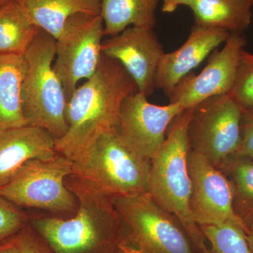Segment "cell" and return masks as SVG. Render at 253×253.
I'll use <instances>...</instances> for the list:
<instances>
[{"label": "cell", "mask_w": 253, "mask_h": 253, "mask_svg": "<svg viewBox=\"0 0 253 253\" xmlns=\"http://www.w3.org/2000/svg\"><path fill=\"white\" fill-rule=\"evenodd\" d=\"M137 86L118 61L102 54L92 77L76 88L66 109L67 131L55 139V150L80 164L101 136L118 130L121 107Z\"/></svg>", "instance_id": "1"}, {"label": "cell", "mask_w": 253, "mask_h": 253, "mask_svg": "<svg viewBox=\"0 0 253 253\" xmlns=\"http://www.w3.org/2000/svg\"><path fill=\"white\" fill-rule=\"evenodd\" d=\"M66 181L76 196L78 211L68 219L40 218L35 229L54 253H112L124 242L121 218L113 198L72 174Z\"/></svg>", "instance_id": "2"}, {"label": "cell", "mask_w": 253, "mask_h": 253, "mask_svg": "<svg viewBox=\"0 0 253 253\" xmlns=\"http://www.w3.org/2000/svg\"><path fill=\"white\" fill-rule=\"evenodd\" d=\"M194 108L184 110L174 118L163 146L151 160L149 194L180 221L197 253H208L206 238L190 210L192 183L188 168L189 129Z\"/></svg>", "instance_id": "3"}, {"label": "cell", "mask_w": 253, "mask_h": 253, "mask_svg": "<svg viewBox=\"0 0 253 253\" xmlns=\"http://www.w3.org/2000/svg\"><path fill=\"white\" fill-rule=\"evenodd\" d=\"M27 71L23 80V113L28 124L49 131L55 139L67 131V98L54 69L56 40L41 30L25 53Z\"/></svg>", "instance_id": "4"}, {"label": "cell", "mask_w": 253, "mask_h": 253, "mask_svg": "<svg viewBox=\"0 0 253 253\" xmlns=\"http://www.w3.org/2000/svg\"><path fill=\"white\" fill-rule=\"evenodd\" d=\"M151 161L141 157L122 140L118 130L100 137L74 174L111 198L149 194Z\"/></svg>", "instance_id": "5"}, {"label": "cell", "mask_w": 253, "mask_h": 253, "mask_svg": "<svg viewBox=\"0 0 253 253\" xmlns=\"http://www.w3.org/2000/svg\"><path fill=\"white\" fill-rule=\"evenodd\" d=\"M113 205L121 218L124 241L140 253H197L184 226L149 194L118 196Z\"/></svg>", "instance_id": "6"}, {"label": "cell", "mask_w": 253, "mask_h": 253, "mask_svg": "<svg viewBox=\"0 0 253 253\" xmlns=\"http://www.w3.org/2000/svg\"><path fill=\"white\" fill-rule=\"evenodd\" d=\"M74 166L59 154L48 160H31L0 187V196L17 206L71 212L78 208V201L66 180L74 174Z\"/></svg>", "instance_id": "7"}, {"label": "cell", "mask_w": 253, "mask_h": 253, "mask_svg": "<svg viewBox=\"0 0 253 253\" xmlns=\"http://www.w3.org/2000/svg\"><path fill=\"white\" fill-rule=\"evenodd\" d=\"M243 111L229 94L209 98L194 108L189 125L191 151L221 168L239 151Z\"/></svg>", "instance_id": "8"}, {"label": "cell", "mask_w": 253, "mask_h": 253, "mask_svg": "<svg viewBox=\"0 0 253 253\" xmlns=\"http://www.w3.org/2000/svg\"><path fill=\"white\" fill-rule=\"evenodd\" d=\"M104 36L101 14H79L68 20L56 40L54 69L62 83L67 101L80 82L96 73L102 56Z\"/></svg>", "instance_id": "9"}, {"label": "cell", "mask_w": 253, "mask_h": 253, "mask_svg": "<svg viewBox=\"0 0 253 253\" xmlns=\"http://www.w3.org/2000/svg\"><path fill=\"white\" fill-rule=\"evenodd\" d=\"M188 168L192 183L190 210L196 224L200 227L232 221L246 234L249 227L234 211L232 186L226 174L191 149Z\"/></svg>", "instance_id": "10"}, {"label": "cell", "mask_w": 253, "mask_h": 253, "mask_svg": "<svg viewBox=\"0 0 253 253\" xmlns=\"http://www.w3.org/2000/svg\"><path fill=\"white\" fill-rule=\"evenodd\" d=\"M184 110L176 104H151L147 96L136 91L123 102L118 133L131 149L151 161L166 140L171 123Z\"/></svg>", "instance_id": "11"}, {"label": "cell", "mask_w": 253, "mask_h": 253, "mask_svg": "<svg viewBox=\"0 0 253 253\" xmlns=\"http://www.w3.org/2000/svg\"><path fill=\"white\" fill-rule=\"evenodd\" d=\"M246 44L242 33H231L222 49H214L199 74L190 73L169 95V103L188 109L217 95L229 94L235 81L240 54Z\"/></svg>", "instance_id": "12"}, {"label": "cell", "mask_w": 253, "mask_h": 253, "mask_svg": "<svg viewBox=\"0 0 253 253\" xmlns=\"http://www.w3.org/2000/svg\"><path fill=\"white\" fill-rule=\"evenodd\" d=\"M101 53L122 65L139 92L148 98L153 94L156 89L158 66L166 53L154 29L126 28L103 41Z\"/></svg>", "instance_id": "13"}, {"label": "cell", "mask_w": 253, "mask_h": 253, "mask_svg": "<svg viewBox=\"0 0 253 253\" xmlns=\"http://www.w3.org/2000/svg\"><path fill=\"white\" fill-rule=\"evenodd\" d=\"M231 33L194 24L184 44L165 53L158 66L156 88L169 96L182 78L201 64L214 49L226 42Z\"/></svg>", "instance_id": "14"}, {"label": "cell", "mask_w": 253, "mask_h": 253, "mask_svg": "<svg viewBox=\"0 0 253 253\" xmlns=\"http://www.w3.org/2000/svg\"><path fill=\"white\" fill-rule=\"evenodd\" d=\"M58 153L55 138L41 126H27L0 130V187L7 184L31 160H48Z\"/></svg>", "instance_id": "15"}, {"label": "cell", "mask_w": 253, "mask_h": 253, "mask_svg": "<svg viewBox=\"0 0 253 253\" xmlns=\"http://www.w3.org/2000/svg\"><path fill=\"white\" fill-rule=\"evenodd\" d=\"M26 71L25 54H0V130L29 125L22 103Z\"/></svg>", "instance_id": "16"}, {"label": "cell", "mask_w": 253, "mask_h": 253, "mask_svg": "<svg viewBox=\"0 0 253 253\" xmlns=\"http://www.w3.org/2000/svg\"><path fill=\"white\" fill-rule=\"evenodd\" d=\"M37 27L59 38L71 16L101 14L100 0H16Z\"/></svg>", "instance_id": "17"}, {"label": "cell", "mask_w": 253, "mask_h": 253, "mask_svg": "<svg viewBox=\"0 0 253 253\" xmlns=\"http://www.w3.org/2000/svg\"><path fill=\"white\" fill-rule=\"evenodd\" d=\"M253 0H192L194 24L242 33L252 21Z\"/></svg>", "instance_id": "18"}, {"label": "cell", "mask_w": 253, "mask_h": 253, "mask_svg": "<svg viewBox=\"0 0 253 253\" xmlns=\"http://www.w3.org/2000/svg\"><path fill=\"white\" fill-rule=\"evenodd\" d=\"M104 35L113 36L131 26L154 29L160 0H100Z\"/></svg>", "instance_id": "19"}, {"label": "cell", "mask_w": 253, "mask_h": 253, "mask_svg": "<svg viewBox=\"0 0 253 253\" xmlns=\"http://www.w3.org/2000/svg\"><path fill=\"white\" fill-rule=\"evenodd\" d=\"M41 30L16 0H8L0 7V54H25Z\"/></svg>", "instance_id": "20"}, {"label": "cell", "mask_w": 253, "mask_h": 253, "mask_svg": "<svg viewBox=\"0 0 253 253\" xmlns=\"http://www.w3.org/2000/svg\"><path fill=\"white\" fill-rule=\"evenodd\" d=\"M220 170L232 186L234 211L249 227L253 224V160L234 156Z\"/></svg>", "instance_id": "21"}, {"label": "cell", "mask_w": 253, "mask_h": 253, "mask_svg": "<svg viewBox=\"0 0 253 253\" xmlns=\"http://www.w3.org/2000/svg\"><path fill=\"white\" fill-rule=\"evenodd\" d=\"M200 229L209 242L208 253H251L246 231L232 221L201 226Z\"/></svg>", "instance_id": "22"}, {"label": "cell", "mask_w": 253, "mask_h": 253, "mask_svg": "<svg viewBox=\"0 0 253 253\" xmlns=\"http://www.w3.org/2000/svg\"><path fill=\"white\" fill-rule=\"evenodd\" d=\"M229 96L243 112L253 111V54L241 50Z\"/></svg>", "instance_id": "23"}, {"label": "cell", "mask_w": 253, "mask_h": 253, "mask_svg": "<svg viewBox=\"0 0 253 253\" xmlns=\"http://www.w3.org/2000/svg\"><path fill=\"white\" fill-rule=\"evenodd\" d=\"M27 217L17 206L0 196V245L17 235Z\"/></svg>", "instance_id": "24"}, {"label": "cell", "mask_w": 253, "mask_h": 253, "mask_svg": "<svg viewBox=\"0 0 253 253\" xmlns=\"http://www.w3.org/2000/svg\"><path fill=\"white\" fill-rule=\"evenodd\" d=\"M15 241L19 253H54L44 239L31 226H25Z\"/></svg>", "instance_id": "25"}, {"label": "cell", "mask_w": 253, "mask_h": 253, "mask_svg": "<svg viewBox=\"0 0 253 253\" xmlns=\"http://www.w3.org/2000/svg\"><path fill=\"white\" fill-rule=\"evenodd\" d=\"M234 156L253 160V111L243 112L241 145Z\"/></svg>", "instance_id": "26"}, {"label": "cell", "mask_w": 253, "mask_h": 253, "mask_svg": "<svg viewBox=\"0 0 253 253\" xmlns=\"http://www.w3.org/2000/svg\"><path fill=\"white\" fill-rule=\"evenodd\" d=\"M192 0H163V12L171 14L174 12L179 6H189Z\"/></svg>", "instance_id": "27"}, {"label": "cell", "mask_w": 253, "mask_h": 253, "mask_svg": "<svg viewBox=\"0 0 253 253\" xmlns=\"http://www.w3.org/2000/svg\"><path fill=\"white\" fill-rule=\"evenodd\" d=\"M0 253H19L15 241V236L0 245Z\"/></svg>", "instance_id": "28"}, {"label": "cell", "mask_w": 253, "mask_h": 253, "mask_svg": "<svg viewBox=\"0 0 253 253\" xmlns=\"http://www.w3.org/2000/svg\"><path fill=\"white\" fill-rule=\"evenodd\" d=\"M112 253H140L130 245L123 242L114 252Z\"/></svg>", "instance_id": "29"}, {"label": "cell", "mask_w": 253, "mask_h": 253, "mask_svg": "<svg viewBox=\"0 0 253 253\" xmlns=\"http://www.w3.org/2000/svg\"><path fill=\"white\" fill-rule=\"evenodd\" d=\"M246 234L250 251H251V253H253V224L249 226V230Z\"/></svg>", "instance_id": "30"}, {"label": "cell", "mask_w": 253, "mask_h": 253, "mask_svg": "<svg viewBox=\"0 0 253 253\" xmlns=\"http://www.w3.org/2000/svg\"><path fill=\"white\" fill-rule=\"evenodd\" d=\"M8 0H0V7H1L3 4H4Z\"/></svg>", "instance_id": "31"}]
</instances>
